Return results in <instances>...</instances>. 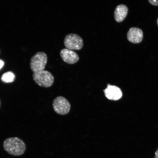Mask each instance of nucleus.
<instances>
[{
  "label": "nucleus",
  "mask_w": 158,
  "mask_h": 158,
  "mask_svg": "<svg viewBox=\"0 0 158 158\" xmlns=\"http://www.w3.org/2000/svg\"><path fill=\"white\" fill-rule=\"evenodd\" d=\"M128 9L125 5L121 4L117 6L114 11V17L115 20L117 22L123 21L126 17Z\"/></svg>",
  "instance_id": "obj_9"
},
{
  "label": "nucleus",
  "mask_w": 158,
  "mask_h": 158,
  "mask_svg": "<svg viewBox=\"0 0 158 158\" xmlns=\"http://www.w3.org/2000/svg\"><path fill=\"white\" fill-rule=\"evenodd\" d=\"M47 61V56L44 52H37L30 59V66L31 71L33 73L44 70Z\"/></svg>",
  "instance_id": "obj_3"
},
{
  "label": "nucleus",
  "mask_w": 158,
  "mask_h": 158,
  "mask_svg": "<svg viewBox=\"0 0 158 158\" xmlns=\"http://www.w3.org/2000/svg\"><path fill=\"white\" fill-rule=\"evenodd\" d=\"M52 107L54 111L57 114L65 115L68 114L71 109V104L64 97L59 96L53 100Z\"/></svg>",
  "instance_id": "obj_4"
},
{
  "label": "nucleus",
  "mask_w": 158,
  "mask_h": 158,
  "mask_svg": "<svg viewBox=\"0 0 158 158\" xmlns=\"http://www.w3.org/2000/svg\"><path fill=\"white\" fill-rule=\"evenodd\" d=\"M32 76L35 82L41 87L46 88L50 87L54 82V78L52 74L47 70L33 72Z\"/></svg>",
  "instance_id": "obj_2"
},
{
  "label": "nucleus",
  "mask_w": 158,
  "mask_h": 158,
  "mask_svg": "<svg viewBox=\"0 0 158 158\" xmlns=\"http://www.w3.org/2000/svg\"><path fill=\"white\" fill-rule=\"evenodd\" d=\"M60 56L65 62L69 64H73L77 62L79 59L78 54L72 50L64 48L60 51Z\"/></svg>",
  "instance_id": "obj_7"
},
{
  "label": "nucleus",
  "mask_w": 158,
  "mask_h": 158,
  "mask_svg": "<svg viewBox=\"0 0 158 158\" xmlns=\"http://www.w3.org/2000/svg\"><path fill=\"white\" fill-rule=\"evenodd\" d=\"M64 44L66 48L71 50H79L83 46L82 38L78 35L74 33H70L64 37Z\"/></svg>",
  "instance_id": "obj_5"
},
{
  "label": "nucleus",
  "mask_w": 158,
  "mask_h": 158,
  "mask_svg": "<svg viewBox=\"0 0 158 158\" xmlns=\"http://www.w3.org/2000/svg\"><path fill=\"white\" fill-rule=\"evenodd\" d=\"M104 95L108 99L117 100L120 99L122 96V93L121 89L115 86L107 85V87L104 90Z\"/></svg>",
  "instance_id": "obj_8"
},
{
  "label": "nucleus",
  "mask_w": 158,
  "mask_h": 158,
  "mask_svg": "<svg viewBox=\"0 0 158 158\" xmlns=\"http://www.w3.org/2000/svg\"><path fill=\"white\" fill-rule=\"evenodd\" d=\"M15 76L11 71H8L4 73L1 76V80L5 83H10L13 82L15 79Z\"/></svg>",
  "instance_id": "obj_10"
},
{
  "label": "nucleus",
  "mask_w": 158,
  "mask_h": 158,
  "mask_svg": "<svg viewBox=\"0 0 158 158\" xmlns=\"http://www.w3.org/2000/svg\"><path fill=\"white\" fill-rule=\"evenodd\" d=\"M148 1L151 4L153 5L158 6V0H149Z\"/></svg>",
  "instance_id": "obj_11"
},
{
  "label": "nucleus",
  "mask_w": 158,
  "mask_h": 158,
  "mask_svg": "<svg viewBox=\"0 0 158 158\" xmlns=\"http://www.w3.org/2000/svg\"><path fill=\"white\" fill-rule=\"evenodd\" d=\"M128 40L134 44H138L142 40L143 34L142 30L140 28L133 27L130 28L127 34Z\"/></svg>",
  "instance_id": "obj_6"
},
{
  "label": "nucleus",
  "mask_w": 158,
  "mask_h": 158,
  "mask_svg": "<svg viewBox=\"0 0 158 158\" xmlns=\"http://www.w3.org/2000/svg\"><path fill=\"white\" fill-rule=\"evenodd\" d=\"M154 154V158H158V148Z\"/></svg>",
  "instance_id": "obj_13"
},
{
  "label": "nucleus",
  "mask_w": 158,
  "mask_h": 158,
  "mask_svg": "<svg viewBox=\"0 0 158 158\" xmlns=\"http://www.w3.org/2000/svg\"><path fill=\"white\" fill-rule=\"evenodd\" d=\"M157 25L158 26V18L157 19Z\"/></svg>",
  "instance_id": "obj_14"
},
{
  "label": "nucleus",
  "mask_w": 158,
  "mask_h": 158,
  "mask_svg": "<svg viewBox=\"0 0 158 158\" xmlns=\"http://www.w3.org/2000/svg\"><path fill=\"white\" fill-rule=\"evenodd\" d=\"M3 145L5 151L14 156H20L23 154L26 147L23 141L17 137L7 138L4 141Z\"/></svg>",
  "instance_id": "obj_1"
},
{
  "label": "nucleus",
  "mask_w": 158,
  "mask_h": 158,
  "mask_svg": "<svg viewBox=\"0 0 158 158\" xmlns=\"http://www.w3.org/2000/svg\"><path fill=\"white\" fill-rule=\"evenodd\" d=\"M4 64V62L1 60L0 59V70L3 67Z\"/></svg>",
  "instance_id": "obj_12"
},
{
  "label": "nucleus",
  "mask_w": 158,
  "mask_h": 158,
  "mask_svg": "<svg viewBox=\"0 0 158 158\" xmlns=\"http://www.w3.org/2000/svg\"></svg>",
  "instance_id": "obj_15"
}]
</instances>
